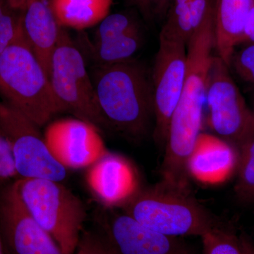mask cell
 <instances>
[{
    "label": "cell",
    "instance_id": "1",
    "mask_svg": "<svg viewBox=\"0 0 254 254\" xmlns=\"http://www.w3.org/2000/svg\"><path fill=\"white\" fill-rule=\"evenodd\" d=\"M213 22L210 1L201 24L187 44L186 77L165 140L160 173L162 178L173 183L188 181L187 163L201 133L203 107L215 58Z\"/></svg>",
    "mask_w": 254,
    "mask_h": 254
},
{
    "label": "cell",
    "instance_id": "2",
    "mask_svg": "<svg viewBox=\"0 0 254 254\" xmlns=\"http://www.w3.org/2000/svg\"><path fill=\"white\" fill-rule=\"evenodd\" d=\"M91 78L108 128L131 138L144 136L154 113L151 79L143 65L133 58L96 64Z\"/></svg>",
    "mask_w": 254,
    "mask_h": 254
},
{
    "label": "cell",
    "instance_id": "3",
    "mask_svg": "<svg viewBox=\"0 0 254 254\" xmlns=\"http://www.w3.org/2000/svg\"><path fill=\"white\" fill-rule=\"evenodd\" d=\"M121 211L153 231L175 237H201L222 222L193 198L190 190L162 181L141 188L120 208Z\"/></svg>",
    "mask_w": 254,
    "mask_h": 254
},
{
    "label": "cell",
    "instance_id": "4",
    "mask_svg": "<svg viewBox=\"0 0 254 254\" xmlns=\"http://www.w3.org/2000/svg\"><path fill=\"white\" fill-rule=\"evenodd\" d=\"M0 96L38 127L63 113L23 30L0 55Z\"/></svg>",
    "mask_w": 254,
    "mask_h": 254
},
{
    "label": "cell",
    "instance_id": "5",
    "mask_svg": "<svg viewBox=\"0 0 254 254\" xmlns=\"http://www.w3.org/2000/svg\"><path fill=\"white\" fill-rule=\"evenodd\" d=\"M30 215L59 246L63 254H74L83 232L86 208L61 182L19 178L14 182Z\"/></svg>",
    "mask_w": 254,
    "mask_h": 254
},
{
    "label": "cell",
    "instance_id": "6",
    "mask_svg": "<svg viewBox=\"0 0 254 254\" xmlns=\"http://www.w3.org/2000/svg\"><path fill=\"white\" fill-rule=\"evenodd\" d=\"M49 79L63 113H71L99 130L108 128L83 55L65 28H62L53 54Z\"/></svg>",
    "mask_w": 254,
    "mask_h": 254
},
{
    "label": "cell",
    "instance_id": "7",
    "mask_svg": "<svg viewBox=\"0 0 254 254\" xmlns=\"http://www.w3.org/2000/svg\"><path fill=\"white\" fill-rule=\"evenodd\" d=\"M205 103L208 109V125L215 136L237 150L254 137L252 110L232 79L230 67L218 55L212 64Z\"/></svg>",
    "mask_w": 254,
    "mask_h": 254
},
{
    "label": "cell",
    "instance_id": "8",
    "mask_svg": "<svg viewBox=\"0 0 254 254\" xmlns=\"http://www.w3.org/2000/svg\"><path fill=\"white\" fill-rule=\"evenodd\" d=\"M0 127L9 141L18 179L41 178L62 182L67 169L54 158L39 127L0 101Z\"/></svg>",
    "mask_w": 254,
    "mask_h": 254
},
{
    "label": "cell",
    "instance_id": "9",
    "mask_svg": "<svg viewBox=\"0 0 254 254\" xmlns=\"http://www.w3.org/2000/svg\"><path fill=\"white\" fill-rule=\"evenodd\" d=\"M187 43L161 30L151 82L153 93L154 137L165 145L169 125L175 111L187 73Z\"/></svg>",
    "mask_w": 254,
    "mask_h": 254
},
{
    "label": "cell",
    "instance_id": "10",
    "mask_svg": "<svg viewBox=\"0 0 254 254\" xmlns=\"http://www.w3.org/2000/svg\"><path fill=\"white\" fill-rule=\"evenodd\" d=\"M0 233L6 254H63L26 210L14 182L0 187Z\"/></svg>",
    "mask_w": 254,
    "mask_h": 254
},
{
    "label": "cell",
    "instance_id": "11",
    "mask_svg": "<svg viewBox=\"0 0 254 254\" xmlns=\"http://www.w3.org/2000/svg\"><path fill=\"white\" fill-rule=\"evenodd\" d=\"M44 139L54 158L67 170L88 168L108 152L99 129L78 118L50 124Z\"/></svg>",
    "mask_w": 254,
    "mask_h": 254
},
{
    "label": "cell",
    "instance_id": "12",
    "mask_svg": "<svg viewBox=\"0 0 254 254\" xmlns=\"http://www.w3.org/2000/svg\"><path fill=\"white\" fill-rule=\"evenodd\" d=\"M108 208L99 219L100 229L118 254H193L180 237L153 231L123 211Z\"/></svg>",
    "mask_w": 254,
    "mask_h": 254
},
{
    "label": "cell",
    "instance_id": "13",
    "mask_svg": "<svg viewBox=\"0 0 254 254\" xmlns=\"http://www.w3.org/2000/svg\"><path fill=\"white\" fill-rule=\"evenodd\" d=\"M86 182L106 208H120L140 188L133 165L123 155L108 150L88 168Z\"/></svg>",
    "mask_w": 254,
    "mask_h": 254
},
{
    "label": "cell",
    "instance_id": "14",
    "mask_svg": "<svg viewBox=\"0 0 254 254\" xmlns=\"http://www.w3.org/2000/svg\"><path fill=\"white\" fill-rule=\"evenodd\" d=\"M238 150L220 137L201 133L187 163L189 177L206 185H218L236 173Z\"/></svg>",
    "mask_w": 254,
    "mask_h": 254
},
{
    "label": "cell",
    "instance_id": "15",
    "mask_svg": "<svg viewBox=\"0 0 254 254\" xmlns=\"http://www.w3.org/2000/svg\"><path fill=\"white\" fill-rule=\"evenodd\" d=\"M23 35L49 76L50 65L63 26L53 12L50 0H26L21 10Z\"/></svg>",
    "mask_w": 254,
    "mask_h": 254
},
{
    "label": "cell",
    "instance_id": "16",
    "mask_svg": "<svg viewBox=\"0 0 254 254\" xmlns=\"http://www.w3.org/2000/svg\"><path fill=\"white\" fill-rule=\"evenodd\" d=\"M254 0H216L213 4L217 54L227 66L242 38Z\"/></svg>",
    "mask_w": 254,
    "mask_h": 254
},
{
    "label": "cell",
    "instance_id": "17",
    "mask_svg": "<svg viewBox=\"0 0 254 254\" xmlns=\"http://www.w3.org/2000/svg\"><path fill=\"white\" fill-rule=\"evenodd\" d=\"M60 26L81 31L99 24L110 14L113 0H50Z\"/></svg>",
    "mask_w": 254,
    "mask_h": 254
},
{
    "label": "cell",
    "instance_id": "18",
    "mask_svg": "<svg viewBox=\"0 0 254 254\" xmlns=\"http://www.w3.org/2000/svg\"><path fill=\"white\" fill-rule=\"evenodd\" d=\"M210 0H193L185 7L170 9L162 30L181 38L188 44L199 28L208 9Z\"/></svg>",
    "mask_w": 254,
    "mask_h": 254
},
{
    "label": "cell",
    "instance_id": "19",
    "mask_svg": "<svg viewBox=\"0 0 254 254\" xmlns=\"http://www.w3.org/2000/svg\"><path fill=\"white\" fill-rule=\"evenodd\" d=\"M141 41L138 29L118 38L95 43L93 52L96 64H113L132 59L141 47Z\"/></svg>",
    "mask_w": 254,
    "mask_h": 254
},
{
    "label": "cell",
    "instance_id": "20",
    "mask_svg": "<svg viewBox=\"0 0 254 254\" xmlns=\"http://www.w3.org/2000/svg\"><path fill=\"white\" fill-rule=\"evenodd\" d=\"M238 153L235 192L241 200L254 202V137L241 145Z\"/></svg>",
    "mask_w": 254,
    "mask_h": 254
},
{
    "label": "cell",
    "instance_id": "21",
    "mask_svg": "<svg viewBox=\"0 0 254 254\" xmlns=\"http://www.w3.org/2000/svg\"><path fill=\"white\" fill-rule=\"evenodd\" d=\"M201 239L204 254H243L238 235L227 225L214 229Z\"/></svg>",
    "mask_w": 254,
    "mask_h": 254
},
{
    "label": "cell",
    "instance_id": "22",
    "mask_svg": "<svg viewBox=\"0 0 254 254\" xmlns=\"http://www.w3.org/2000/svg\"><path fill=\"white\" fill-rule=\"evenodd\" d=\"M140 29L138 23L124 13L108 14L103 18L95 33V43H99L124 36L130 32Z\"/></svg>",
    "mask_w": 254,
    "mask_h": 254
},
{
    "label": "cell",
    "instance_id": "23",
    "mask_svg": "<svg viewBox=\"0 0 254 254\" xmlns=\"http://www.w3.org/2000/svg\"><path fill=\"white\" fill-rule=\"evenodd\" d=\"M22 31L21 11L10 6L7 0L0 1V55Z\"/></svg>",
    "mask_w": 254,
    "mask_h": 254
},
{
    "label": "cell",
    "instance_id": "24",
    "mask_svg": "<svg viewBox=\"0 0 254 254\" xmlns=\"http://www.w3.org/2000/svg\"><path fill=\"white\" fill-rule=\"evenodd\" d=\"M74 254H118L103 230L83 232Z\"/></svg>",
    "mask_w": 254,
    "mask_h": 254
},
{
    "label": "cell",
    "instance_id": "25",
    "mask_svg": "<svg viewBox=\"0 0 254 254\" xmlns=\"http://www.w3.org/2000/svg\"><path fill=\"white\" fill-rule=\"evenodd\" d=\"M247 44L238 52L235 51L229 67H232L241 79L254 85V43Z\"/></svg>",
    "mask_w": 254,
    "mask_h": 254
},
{
    "label": "cell",
    "instance_id": "26",
    "mask_svg": "<svg viewBox=\"0 0 254 254\" xmlns=\"http://www.w3.org/2000/svg\"><path fill=\"white\" fill-rule=\"evenodd\" d=\"M18 179L11 147L0 127V187L12 183Z\"/></svg>",
    "mask_w": 254,
    "mask_h": 254
},
{
    "label": "cell",
    "instance_id": "27",
    "mask_svg": "<svg viewBox=\"0 0 254 254\" xmlns=\"http://www.w3.org/2000/svg\"><path fill=\"white\" fill-rule=\"evenodd\" d=\"M151 1L153 14L160 17H165L171 9L174 0H151Z\"/></svg>",
    "mask_w": 254,
    "mask_h": 254
},
{
    "label": "cell",
    "instance_id": "28",
    "mask_svg": "<svg viewBox=\"0 0 254 254\" xmlns=\"http://www.w3.org/2000/svg\"><path fill=\"white\" fill-rule=\"evenodd\" d=\"M254 43V0L249 14L242 43Z\"/></svg>",
    "mask_w": 254,
    "mask_h": 254
},
{
    "label": "cell",
    "instance_id": "29",
    "mask_svg": "<svg viewBox=\"0 0 254 254\" xmlns=\"http://www.w3.org/2000/svg\"><path fill=\"white\" fill-rule=\"evenodd\" d=\"M129 1L140 10L145 18L151 17L153 15L151 0H129Z\"/></svg>",
    "mask_w": 254,
    "mask_h": 254
},
{
    "label": "cell",
    "instance_id": "30",
    "mask_svg": "<svg viewBox=\"0 0 254 254\" xmlns=\"http://www.w3.org/2000/svg\"><path fill=\"white\" fill-rule=\"evenodd\" d=\"M239 239L243 254H254V244L250 237L246 234L242 233L239 235Z\"/></svg>",
    "mask_w": 254,
    "mask_h": 254
},
{
    "label": "cell",
    "instance_id": "31",
    "mask_svg": "<svg viewBox=\"0 0 254 254\" xmlns=\"http://www.w3.org/2000/svg\"><path fill=\"white\" fill-rule=\"evenodd\" d=\"M193 0H174L173 6L170 9H180L185 7Z\"/></svg>",
    "mask_w": 254,
    "mask_h": 254
},
{
    "label": "cell",
    "instance_id": "32",
    "mask_svg": "<svg viewBox=\"0 0 254 254\" xmlns=\"http://www.w3.org/2000/svg\"><path fill=\"white\" fill-rule=\"evenodd\" d=\"M10 6L14 9L21 11L24 6L26 0H7Z\"/></svg>",
    "mask_w": 254,
    "mask_h": 254
},
{
    "label": "cell",
    "instance_id": "33",
    "mask_svg": "<svg viewBox=\"0 0 254 254\" xmlns=\"http://www.w3.org/2000/svg\"><path fill=\"white\" fill-rule=\"evenodd\" d=\"M0 254H6L5 253L4 245H3L2 239H1V233H0Z\"/></svg>",
    "mask_w": 254,
    "mask_h": 254
},
{
    "label": "cell",
    "instance_id": "34",
    "mask_svg": "<svg viewBox=\"0 0 254 254\" xmlns=\"http://www.w3.org/2000/svg\"><path fill=\"white\" fill-rule=\"evenodd\" d=\"M252 114H253V117L254 119V106H253V109L252 110Z\"/></svg>",
    "mask_w": 254,
    "mask_h": 254
},
{
    "label": "cell",
    "instance_id": "35",
    "mask_svg": "<svg viewBox=\"0 0 254 254\" xmlns=\"http://www.w3.org/2000/svg\"><path fill=\"white\" fill-rule=\"evenodd\" d=\"M0 1H1V0H0Z\"/></svg>",
    "mask_w": 254,
    "mask_h": 254
},
{
    "label": "cell",
    "instance_id": "36",
    "mask_svg": "<svg viewBox=\"0 0 254 254\" xmlns=\"http://www.w3.org/2000/svg\"></svg>",
    "mask_w": 254,
    "mask_h": 254
}]
</instances>
